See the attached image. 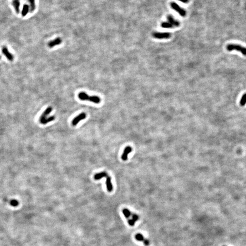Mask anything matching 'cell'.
<instances>
[{
    "label": "cell",
    "instance_id": "obj_22",
    "mask_svg": "<svg viewBox=\"0 0 246 246\" xmlns=\"http://www.w3.org/2000/svg\"><path fill=\"white\" fill-rule=\"evenodd\" d=\"M178 1L184 3H187L189 2V0H178Z\"/></svg>",
    "mask_w": 246,
    "mask_h": 246
},
{
    "label": "cell",
    "instance_id": "obj_23",
    "mask_svg": "<svg viewBox=\"0 0 246 246\" xmlns=\"http://www.w3.org/2000/svg\"></svg>",
    "mask_w": 246,
    "mask_h": 246
},
{
    "label": "cell",
    "instance_id": "obj_5",
    "mask_svg": "<svg viewBox=\"0 0 246 246\" xmlns=\"http://www.w3.org/2000/svg\"><path fill=\"white\" fill-rule=\"evenodd\" d=\"M86 117V114L85 113H80L79 115H77L73 119V120L72 121V124L73 126H75L79 123V121L85 119Z\"/></svg>",
    "mask_w": 246,
    "mask_h": 246
},
{
    "label": "cell",
    "instance_id": "obj_7",
    "mask_svg": "<svg viewBox=\"0 0 246 246\" xmlns=\"http://www.w3.org/2000/svg\"><path fill=\"white\" fill-rule=\"evenodd\" d=\"M132 148L130 146H128L125 148L123 153L121 156L122 160L124 161H127L128 157V154L132 152Z\"/></svg>",
    "mask_w": 246,
    "mask_h": 246
},
{
    "label": "cell",
    "instance_id": "obj_10",
    "mask_svg": "<svg viewBox=\"0 0 246 246\" xmlns=\"http://www.w3.org/2000/svg\"><path fill=\"white\" fill-rule=\"evenodd\" d=\"M167 19L169 23L171 24L173 26L178 27L180 26V22L175 19L171 15H169L167 17Z\"/></svg>",
    "mask_w": 246,
    "mask_h": 246
},
{
    "label": "cell",
    "instance_id": "obj_14",
    "mask_svg": "<svg viewBox=\"0 0 246 246\" xmlns=\"http://www.w3.org/2000/svg\"><path fill=\"white\" fill-rule=\"evenodd\" d=\"M161 26L164 28H173L174 26L171 24L169 23V22H163Z\"/></svg>",
    "mask_w": 246,
    "mask_h": 246
},
{
    "label": "cell",
    "instance_id": "obj_1",
    "mask_svg": "<svg viewBox=\"0 0 246 246\" xmlns=\"http://www.w3.org/2000/svg\"><path fill=\"white\" fill-rule=\"evenodd\" d=\"M79 98L82 100H88L95 103H99L101 101V99L97 96H90L87 94L85 92H81L78 94Z\"/></svg>",
    "mask_w": 246,
    "mask_h": 246
},
{
    "label": "cell",
    "instance_id": "obj_9",
    "mask_svg": "<svg viewBox=\"0 0 246 246\" xmlns=\"http://www.w3.org/2000/svg\"><path fill=\"white\" fill-rule=\"evenodd\" d=\"M62 43V39L60 37H58L53 41H50L48 43V46L49 47L52 48L57 45L60 44Z\"/></svg>",
    "mask_w": 246,
    "mask_h": 246
},
{
    "label": "cell",
    "instance_id": "obj_8",
    "mask_svg": "<svg viewBox=\"0 0 246 246\" xmlns=\"http://www.w3.org/2000/svg\"><path fill=\"white\" fill-rule=\"evenodd\" d=\"M2 54L4 55L5 57L8 59L9 61H12L13 60V56L10 51H9L8 49L6 47H3L2 49Z\"/></svg>",
    "mask_w": 246,
    "mask_h": 246
},
{
    "label": "cell",
    "instance_id": "obj_13",
    "mask_svg": "<svg viewBox=\"0 0 246 246\" xmlns=\"http://www.w3.org/2000/svg\"><path fill=\"white\" fill-rule=\"evenodd\" d=\"M122 212H123V213L125 217L127 219H129V217L131 216V214H132V213L130 212V211L127 208L124 209L123 210H122Z\"/></svg>",
    "mask_w": 246,
    "mask_h": 246
},
{
    "label": "cell",
    "instance_id": "obj_4",
    "mask_svg": "<svg viewBox=\"0 0 246 246\" xmlns=\"http://www.w3.org/2000/svg\"><path fill=\"white\" fill-rule=\"evenodd\" d=\"M153 36L159 39H168L171 36V34L169 32H154L153 33Z\"/></svg>",
    "mask_w": 246,
    "mask_h": 246
},
{
    "label": "cell",
    "instance_id": "obj_12",
    "mask_svg": "<svg viewBox=\"0 0 246 246\" xmlns=\"http://www.w3.org/2000/svg\"><path fill=\"white\" fill-rule=\"evenodd\" d=\"M108 174L106 172H101L100 173L95 174L94 176V179L95 180H100L102 178L107 177Z\"/></svg>",
    "mask_w": 246,
    "mask_h": 246
},
{
    "label": "cell",
    "instance_id": "obj_6",
    "mask_svg": "<svg viewBox=\"0 0 246 246\" xmlns=\"http://www.w3.org/2000/svg\"><path fill=\"white\" fill-rule=\"evenodd\" d=\"M52 110L53 109L51 107H48L45 109V111L43 112V113L39 118V122L41 124L47 118V116L50 113H51Z\"/></svg>",
    "mask_w": 246,
    "mask_h": 246
},
{
    "label": "cell",
    "instance_id": "obj_2",
    "mask_svg": "<svg viewBox=\"0 0 246 246\" xmlns=\"http://www.w3.org/2000/svg\"><path fill=\"white\" fill-rule=\"evenodd\" d=\"M227 48L228 51H231L232 50H237L240 51L244 56H246V48L242 46L237 44H229L227 45Z\"/></svg>",
    "mask_w": 246,
    "mask_h": 246
},
{
    "label": "cell",
    "instance_id": "obj_3",
    "mask_svg": "<svg viewBox=\"0 0 246 246\" xmlns=\"http://www.w3.org/2000/svg\"><path fill=\"white\" fill-rule=\"evenodd\" d=\"M171 7L174 10L177 12L181 16L184 17L186 16V11L180 7L179 5L175 2H172L171 3Z\"/></svg>",
    "mask_w": 246,
    "mask_h": 246
},
{
    "label": "cell",
    "instance_id": "obj_18",
    "mask_svg": "<svg viewBox=\"0 0 246 246\" xmlns=\"http://www.w3.org/2000/svg\"><path fill=\"white\" fill-rule=\"evenodd\" d=\"M10 204L12 206L17 207L19 203V201H17V200L13 199V200H11V201H10Z\"/></svg>",
    "mask_w": 246,
    "mask_h": 246
},
{
    "label": "cell",
    "instance_id": "obj_15",
    "mask_svg": "<svg viewBox=\"0 0 246 246\" xmlns=\"http://www.w3.org/2000/svg\"><path fill=\"white\" fill-rule=\"evenodd\" d=\"M55 117L54 116H50V117H49L48 118H46V119L43 121V123H42V124H47V123H48L49 122H51V121H54V120H55Z\"/></svg>",
    "mask_w": 246,
    "mask_h": 246
},
{
    "label": "cell",
    "instance_id": "obj_17",
    "mask_svg": "<svg viewBox=\"0 0 246 246\" xmlns=\"http://www.w3.org/2000/svg\"><path fill=\"white\" fill-rule=\"evenodd\" d=\"M240 105L243 106L246 105V93L244 94L242 96V98L240 101Z\"/></svg>",
    "mask_w": 246,
    "mask_h": 246
},
{
    "label": "cell",
    "instance_id": "obj_11",
    "mask_svg": "<svg viewBox=\"0 0 246 246\" xmlns=\"http://www.w3.org/2000/svg\"><path fill=\"white\" fill-rule=\"evenodd\" d=\"M106 186H107L108 191L109 192H111L113 190V186H112V184L111 179L109 176H108L106 177Z\"/></svg>",
    "mask_w": 246,
    "mask_h": 246
},
{
    "label": "cell",
    "instance_id": "obj_19",
    "mask_svg": "<svg viewBox=\"0 0 246 246\" xmlns=\"http://www.w3.org/2000/svg\"><path fill=\"white\" fill-rule=\"evenodd\" d=\"M131 216H132V219L135 222H136L138 220V219H139V216H138L137 214L132 213Z\"/></svg>",
    "mask_w": 246,
    "mask_h": 246
},
{
    "label": "cell",
    "instance_id": "obj_21",
    "mask_svg": "<svg viewBox=\"0 0 246 246\" xmlns=\"http://www.w3.org/2000/svg\"><path fill=\"white\" fill-rule=\"evenodd\" d=\"M143 242L144 243V244H145L146 246H149V244H150V242H149V241L148 240L145 239V240H144Z\"/></svg>",
    "mask_w": 246,
    "mask_h": 246
},
{
    "label": "cell",
    "instance_id": "obj_16",
    "mask_svg": "<svg viewBox=\"0 0 246 246\" xmlns=\"http://www.w3.org/2000/svg\"><path fill=\"white\" fill-rule=\"evenodd\" d=\"M135 239L137 240V241H140V242H142V241L143 242L144 240H145L143 236L140 233L137 234L135 236Z\"/></svg>",
    "mask_w": 246,
    "mask_h": 246
},
{
    "label": "cell",
    "instance_id": "obj_20",
    "mask_svg": "<svg viewBox=\"0 0 246 246\" xmlns=\"http://www.w3.org/2000/svg\"><path fill=\"white\" fill-rule=\"evenodd\" d=\"M128 224L130 225L131 226H134L135 225V221L132 220V219H128Z\"/></svg>",
    "mask_w": 246,
    "mask_h": 246
}]
</instances>
